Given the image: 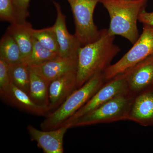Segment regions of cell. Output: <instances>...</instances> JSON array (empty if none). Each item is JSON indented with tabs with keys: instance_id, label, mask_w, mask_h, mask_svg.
<instances>
[{
	"instance_id": "1",
	"label": "cell",
	"mask_w": 153,
	"mask_h": 153,
	"mask_svg": "<svg viewBox=\"0 0 153 153\" xmlns=\"http://www.w3.org/2000/svg\"><path fill=\"white\" fill-rule=\"evenodd\" d=\"M115 36L108 29L101 30L96 41L81 46L77 54L76 89L96 74L103 73L120 51L114 44Z\"/></svg>"
},
{
	"instance_id": "2",
	"label": "cell",
	"mask_w": 153,
	"mask_h": 153,
	"mask_svg": "<svg viewBox=\"0 0 153 153\" xmlns=\"http://www.w3.org/2000/svg\"><path fill=\"white\" fill-rule=\"evenodd\" d=\"M147 0H100L110 18L108 32L120 36L132 44L139 37L137 22L140 14L145 10Z\"/></svg>"
},
{
	"instance_id": "3",
	"label": "cell",
	"mask_w": 153,
	"mask_h": 153,
	"mask_svg": "<svg viewBox=\"0 0 153 153\" xmlns=\"http://www.w3.org/2000/svg\"><path fill=\"white\" fill-rule=\"evenodd\" d=\"M105 82L103 73L94 75L71 93L57 109L46 116V119L41 123V129L50 130L63 126L91 98Z\"/></svg>"
},
{
	"instance_id": "4",
	"label": "cell",
	"mask_w": 153,
	"mask_h": 153,
	"mask_svg": "<svg viewBox=\"0 0 153 153\" xmlns=\"http://www.w3.org/2000/svg\"><path fill=\"white\" fill-rule=\"evenodd\" d=\"M134 96L128 91L115 97L94 110L73 122L71 128L127 120Z\"/></svg>"
},
{
	"instance_id": "5",
	"label": "cell",
	"mask_w": 153,
	"mask_h": 153,
	"mask_svg": "<svg viewBox=\"0 0 153 153\" xmlns=\"http://www.w3.org/2000/svg\"><path fill=\"white\" fill-rule=\"evenodd\" d=\"M153 55V26L144 25L143 33L123 57L103 73L106 82Z\"/></svg>"
},
{
	"instance_id": "6",
	"label": "cell",
	"mask_w": 153,
	"mask_h": 153,
	"mask_svg": "<svg viewBox=\"0 0 153 153\" xmlns=\"http://www.w3.org/2000/svg\"><path fill=\"white\" fill-rule=\"evenodd\" d=\"M69 3L74 17V35L82 46L96 41L100 37L93 19L94 9L100 0H66Z\"/></svg>"
},
{
	"instance_id": "7",
	"label": "cell",
	"mask_w": 153,
	"mask_h": 153,
	"mask_svg": "<svg viewBox=\"0 0 153 153\" xmlns=\"http://www.w3.org/2000/svg\"><path fill=\"white\" fill-rule=\"evenodd\" d=\"M127 91L126 76V72H124L105 82L91 98L69 118L64 125L72 123L76 120L91 112L115 97Z\"/></svg>"
},
{
	"instance_id": "8",
	"label": "cell",
	"mask_w": 153,
	"mask_h": 153,
	"mask_svg": "<svg viewBox=\"0 0 153 153\" xmlns=\"http://www.w3.org/2000/svg\"><path fill=\"white\" fill-rule=\"evenodd\" d=\"M71 124L50 130H40L29 125L27 129L32 140L36 142L38 147L45 153H63V138Z\"/></svg>"
},
{
	"instance_id": "9",
	"label": "cell",
	"mask_w": 153,
	"mask_h": 153,
	"mask_svg": "<svg viewBox=\"0 0 153 153\" xmlns=\"http://www.w3.org/2000/svg\"><path fill=\"white\" fill-rule=\"evenodd\" d=\"M124 72L128 91L134 96L152 87L153 86V55Z\"/></svg>"
},
{
	"instance_id": "10",
	"label": "cell",
	"mask_w": 153,
	"mask_h": 153,
	"mask_svg": "<svg viewBox=\"0 0 153 153\" xmlns=\"http://www.w3.org/2000/svg\"><path fill=\"white\" fill-rule=\"evenodd\" d=\"M56 11L57 17L52 27L56 34L60 49V55L62 57L77 56L79 48L82 46L75 35L70 34L67 30L66 16L61 10L60 4L53 2Z\"/></svg>"
},
{
	"instance_id": "11",
	"label": "cell",
	"mask_w": 153,
	"mask_h": 153,
	"mask_svg": "<svg viewBox=\"0 0 153 153\" xmlns=\"http://www.w3.org/2000/svg\"><path fill=\"white\" fill-rule=\"evenodd\" d=\"M0 95L9 105L30 114L46 116L50 112L49 108L37 104L28 93L12 82L6 90L0 91Z\"/></svg>"
},
{
	"instance_id": "12",
	"label": "cell",
	"mask_w": 153,
	"mask_h": 153,
	"mask_svg": "<svg viewBox=\"0 0 153 153\" xmlns=\"http://www.w3.org/2000/svg\"><path fill=\"white\" fill-rule=\"evenodd\" d=\"M127 120L143 126H153V86L134 96Z\"/></svg>"
},
{
	"instance_id": "13",
	"label": "cell",
	"mask_w": 153,
	"mask_h": 153,
	"mask_svg": "<svg viewBox=\"0 0 153 153\" xmlns=\"http://www.w3.org/2000/svg\"><path fill=\"white\" fill-rule=\"evenodd\" d=\"M77 70L68 71L50 82L49 85L50 112L57 109L76 89Z\"/></svg>"
},
{
	"instance_id": "14",
	"label": "cell",
	"mask_w": 153,
	"mask_h": 153,
	"mask_svg": "<svg viewBox=\"0 0 153 153\" xmlns=\"http://www.w3.org/2000/svg\"><path fill=\"white\" fill-rule=\"evenodd\" d=\"M78 58L59 56L45 63L29 65L35 72L50 84L56 78L72 70H77Z\"/></svg>"
},
{
	"instance_id": "15",
	"label": "cell",
	"mask_w": 153,
	"mask_h": 153,
	"mask_svg": "<svg viewBox=\"0 0 153 153\" xmlns=\"http://www.w3.org/2000/svg\"><path fill=\"white\" fill-rule=\"evenodd\" d=\"M33 29L32 25L27 21L11 24L7 33L14 38L19 45L23 62H25L32 53L33 45Z\"/></svg>"
},
{
	"instance_id": "16",
	"label": "cell",
	"mask_w": 153,
	"mask_h": 153,
	"mask_svg": "<svg viewBox=\"0 0 153 153\" xmlns=\"http://www.w3.org/2000/svg\"><path fill=\"white\" fill-rule=\"evenodd\" d=\"M30 68L29 95L37 104L49 108V88L50 84L37 74L30 66Z\"/></svg>"
},
{
	"instance_id": "17",
	"label": "cell",
	"mask_w": 153,
	"mask_h": 153,
	"mask_svg": "<svg viewBox=\"0 0 153 153\" xmlns=\"http://www.w3.org/2000/svg\"><path fill=\"white\" fill-rule=\"evenodd\" d=\"M0 59L10 64L23 62L19 45L13 37L7 33L0 41Z\"/></svg>"
},
{
	"instance_id": "18",
	"label": "cell",
	"mask_w": 153,
	"mask_h": 153,
	"mask_svg": "<svg viewBox=\"0 0 153 153\" xmlns=\"http://www.w3.org/2000/svg\"><path fill=\"white\" fill-rule=\"evenodd\" d=\"M10 65L11 82L29 94L30 79L29 64L21 62Z\"/></svg>"
},
{
	"instance_id": "19",
	"label": "cell",
	"mask_w": 153,
	"mask_h": 153,
	"mask_svg": "<svg viewBox=\"0 0 153 153\" xmlns=\"http://www.w3.org/2000/svg\"><path fill=\"white\" fill-rule=\"evenodd\" d=\"M59 56V54L44 47L34 37L32 53L25 62L29 65H37L52 60Z\"/></svg>"
},
{
	"instance_id": "20",
	"label": "cell",
	"mask_w": 153,
	"mask_h": 153,
	"mask_svg": "<svg viewBox=\"0 0 153 153\" xmlns=\"http://www.w3.org/2000/svg\"><path fill=\"white\" fill-rule=\"evenodd\" d=\"M33 37L44 47L60 55V49L56 34L52 27L33 30Z\"/></svg>"
},
{
	"instance_id": "21",
	"label": "cell",
	"mask_w": 153,
	"mask_h": 153,
	"mask_svg": "<svg viewBox=\"0 0 153 153\" xmlns=\"http://www.w3.org/2000/svg\"><path fill=\"white\" fill-rule=\"evenodd\" d=\"M0 19L11 24L18 22L13 0H0Z\"/></svg>"
},
{
	"instance_id": "22",
	"label": "cell",
	"mask_w": 153,
	"mask_h": 153,
	"mask_svg": "<svg viewBox=\"0 0 153 153\" xmlns=\"http://www.w3.org/2000/svg\"><path fill=\"white\" fill-rule=\"evenodd\" d=\"M11 83L10 65L0 59V91L6 90Z\"/></svg>"
},
{
	"instance_id": "23",
	"label": "cell",
	"mask_w": 153,
	"mask_h": 153,
	"mask_svg": "<svg viewBox=\"0 0 153 153\" xmlns=\"http://www.w3.org/2000/svg\"><path fill=\"white\" fill-rule=\"evenodd\" d=\"M30 0H13L18 22L26 21L29 16V9Z\"/></svg>"
},
{
	"instance_id": "24",
	"label": "cell",
	"mask_w": 153,
	"mask_h": 153,
	"mask_svg": "<svg viewBox=\"0 0 153 153\" xmlns=\"http://www.w3.org/2000/svg\"><path fill=\"white\" fill-rule=\"evenodd\" d=\"M138 21L144 25L153 26V12H147L144 10L140 14Z\"/></svg>"
},
{
	"instance_id": "25",
	"label": "cell",
	"mask_w": 153,
	"mask_h": 153,
	"mask_svg": "<svg viewBox=\"0 0 153 153\" xmlns=\"http://www.w3.org/2000/svg\"><path fill=\"white\" fill-rule=\"evenodd\" d=\"M127 1H134V0H127Z\"/></svg>"
}]
</instances>
